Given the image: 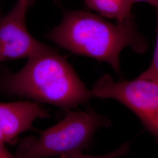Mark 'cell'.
<instances>
[{
    "label": "cell",
    "mask_w": 158,
    "mask_h": 158,
    "mask_svg": "<svg viewBox=\"0 0 158 158\" xmlns=\"http://www.w3.org/2000/svg\"><path fill=\"white\" fill-rule=\"evenodd\" d=\"M48 36L73 53L107 63L118 74L121 73L119 59L124 49L130 47L138 53H143L148 48L133 16L124 23L114 24L89 12L66 11L61 23Z\"/></svg>",
    "instance_id": "1"
},
{
    "label": "cell",
    "mask_w": 158,
    "mask_h": 158,
    "mask_svg": "<svg viewBox=\"0 0 158 158\" xmlns=\"http://www.w3.org/2000/svg\"><path fill=\"white\" fill-rule=\"evenodd\" d=\"M0 94L25 97L69 111L93 97L58 52L29 58L17 73L0 78Z\"/></svg>",
    "instance_id": "2"
},
{
    "label": "cell",
    "mask_w": 158,
    "mask_h": 158,
    "mask_svg": "<svg viewBox=\"0 0 158 158\" xmlns=\"http://www.w3.org/2000/svg\"><path fill=\"white\" fill-rule=\"evenodd\" d=\"M111 125L107 117L93 109L70 110L38 136L23 139L15 155L18 158H72L90 147L98 130Z\"/></svg>",
    "instance_id": "3"
},
{
    "label": "cell",
    "mask_w": 158,
    "mask_h": 158,
    "mask_svg": "<svg viewBox=\"0 0 158 158\" xmlns=\"http://www.w3.org/2000/svg\"><path fill=\"white\" fill-rule=\"evenodd\" d=\"M91 91L93 97L114 99L128 108L158 140V83L139 77L115 81L104 74Z\"/></svg>",
    "instance_id": "4"
},
{
    "label": "cell",
    "mask_w": 158,
    "mask_h": 158,
    "mask_svg": "<svg viewBox=\"0 0 158 158\" xmlns=\"http://www.w3.org/2000/svg\"><path fill=\"white\" fill-rule=\"evenodd\" d=\"M31 3V0H18L11 10L0 18V62L57 52L29 33L25 18Z\"/></svg>",
    "instance_id": "5"
},
{
    "label": "cell",
    "mask_w": 158,
    "mask_h": 158,
    "mask_svg": "<svg viewBox=\"0 0 158 158\" xmlns=\"http://www.w3.org/2000/svg\"><path fill=\"white\" fill-rule=\"evenodd\" d=\"M49 115L37 102H0V132L7 143H14L21 134L32 129L35 120Z\"/></svg>",
    "instance_id": "6"
},
{
    "label": "cell",
    "mask_w": 158,
    "mask_h": 158,
    "mask_svg": "<svg viewBox=\"0 0 158 158\" xmlns=\"http://www.w3.org/2000/svg\"><path fill=\"white\" fill-rule=\"evenodd\" d=\"M90 9L100 15L115 19L123 23L132 17L131 10L134 3L131 0H85Z\"/></svg>",
    "instance_id": "7"
},
{
    "label": "cell",
    "mask_w": 158,
    "mask_h": 158,
    "mask_svg": "<svg viewBox=\"0 0 158 158\" xmlns=\"http://www.w3.org/2000/svg\"><path fill=\"white\" fill-rule=\"evenodd\" d=\"M157 8V37L155 49L153 54L152 61L149 68L139 76L142 79H148L158 83V4Z\"/></svg>",
    "instance_id": "8"
},
{
    "label": "cell",
    "mask_w": 158,
    "mask_h": 158,
    "mask_svg": "<svg viewBox=\"0 0 158 158\" xmlns=\"http://www.w3.org/2000/svg\"><path fill=\"white\" fill-rule=\"evenodd\" d=\"M131 146V142H127L118 147L115 149L107 154L101 156H92L86 155L81 153L73 157L70 158H120L125 156L128 152Z\"/></svg>",
    "instance_id": "9"
},
{
    "label": "cell",
    "mask_w": 158,
    "mask_h": 158,
    "mask_svg": "<svg viewBox=\"0 0 158 158\" xmlns=\"http://www.w3.org/2000/svg\"><path fill=\"white\" fill-rule=\"evenodd\" d=\"M5 143L0 142V158H18L10 152L5 147Z\"/></svg>",
    "instance_id": "10"
},
{
    "label": "cell",
    "mask_w": 158,
    "mask_h": 158,
    "mask_svg": "<svg viewBox=\"0 0 158 158\" xmlns=\"http://www.w3.org/2000/svg\"><path fill=\"white\" fill-rule=\"evenodd\" d=\"M133 3L137 2H145L149 4L151 6H156L158 4V0H131Z\"/></svg>",
    "instance_id": "11"
},
{
    "label": "cell",
    "mask_w": 158,
    "mask_h": 158,
    "mask_svg": "<svg viewBox=\"0 0 158 158\" xmlns=\"http://www.w3.org/2000/svg\"><path fill=\"white\" fill-rule=\"evenodd\" d=\"M0 142H2V143H7L5 138L4 137V136L2 134V133L1 132H0Z\"/></svg>",
    "instance_id": "12"
}]
</instances>
